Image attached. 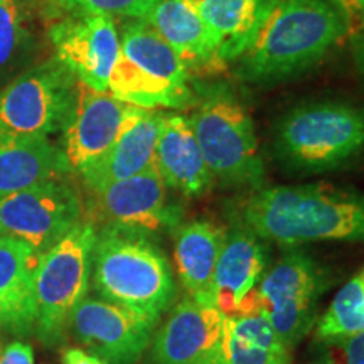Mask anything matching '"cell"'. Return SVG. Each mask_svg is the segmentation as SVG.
Returning a JSON list of instances; mask_svg holds the SVG:
<instances>
[{
	"label": "cell",
	"mask_w": 364,
	"mask_h": 364,
	"mask_svg": "<svg viewBox=\"0 0 364 364\" xmlns=\"http://www.w3.org/2000/svg\"><path fill=\"white\" fill-rule=\"evenodd\" d=\"M157 324L102 297L86 295L73 312L68 332L105 364H136L152 343Z\"/></svg>",
	"instance_id": "11"
},
{
	"label": "cell",
	"mask_w": 364,
	"mask_h": 364,
	"mask_svg": "<svg viewBox=\"0 0 364 364\" xmlns=\"http://www.w3.org/2000/svg\"><path fill=\"white\" fill-rule=\"evenodd\" d=\"M95 241L97 228L85 220L39 257L34 327L46 344H59L66 338L73 312L88 294Z\"/></svg>",
	"instance_id": "7"
},
{
	"label": "cell",
	"mask_w": 364,
	"mask_h": 364,
	"mask_svg": "<svg viewBox=\"0 0 364 364\" xmlns=\"http://www.w3.org/2000/svg\"><path fill=\"white\" fill-rule=\"evenodd\" d=\"M221 354L226 364H290V349H268L263 346L241 339L231 332L225 318V336H223Z\"/></svg>",
	"instance_id": "26"
},
{
	"label": "cell",
	"mask_w": 364,
	"mask_h": 364,
	"mask_svg": "<svg viewBox=\"0 0 364 364\" xmlns=\"http://www.w3.org/2000/svg\"><path fill=\"white\" fill-rule=\"evenodd\" d=\"M29 43L24 12L17 0H0V76L19 61Z\"/></svg>",
	"instance_id": "25"
},
{
	"label": "cell",
	"mask_w": 364,
	"mask_h": 364,
	"mask_svg": "<svg viewBox=\"0 0 364 364\" xmlns=\"http://www.w3.org/2000/svg\"><path fill=\"white\" fill-rule=\"evenodd\" d=\"M268 245L235 216L213 279V306L228 318L265 312L260 282L268 270Z\"/></svg>",
	"instance_id": "13"
},
{
	"label": "cell",
	"mask_w": 364,
	"mask_h": 364,
	"mask_svg": "<svg viewBox=\"0 0 364 364\" xmlns=\"http://www.w3.org/2000/svg\"><path fill=\"white\" fill-rule=\"evenodd\" d=\"M90 284L102 299L157 322L177 297L174 272L154 236L124 228H97Z\"/></svg>",
	"instance_id": "3"
},
{
	"label": "cell",
	"mask_w": 364,
	"mask_h": 364,
	"mask_svg": "<svg viewBox=\"0 0 364 364\" xmlns=\"http://www.w3.org/2000/svg\"><path fill=\"white\" fill-rule=\"evenodd\" d=\"M154 166L167 188L188 198H198L211 189L213 174L204 161L189 118L166 113L159 134Z\"/></svg>",
	"instance_id": "18"
},
{
	"label": "cell",
	"mask_w": 364,
	"mask_h": 364,
	"mask_svg": "<svg viewBox=\"0 0 364 364\" xmlns=\"http://www.w3.org/2000/svg\"><path fill=\"white\" fill-rule=\"evenodd\" d=\"M80 193L68 176L39 182L0 199V236L26 241L43 255L85 221Z\"/></svg>",
	"instance_id": "10"
},
{
	"label": "cell",
	"mask_w": 364,
	"mask_h": 364,
	"mask_svg": "<svg viewBox=\"0 0 364 364\" xmlns=\"http://www.w3.org/2000/svg\"><path fill=\"white\" fill-rule=\"evenodd\" d=\"M0 326H2V322H0Z\"/></svg>",
	"instance_id": "35"
},
{
	"label": "cell",
	"mask_w": 364,
	"mask_h": 364,
	"mask_svg": "<svg viewBox=\"0 0 364 364\" xmlns=\"http://www.w3.org/2000/svg\"><path fill=\"white\" fill-rule=\"evenodd\" d=\"M144 21L174 49L189 73L221 68L206 24L182 0H161Z\"/></svg>",
	"instance_id": "23"
},
{
	"label": "cell",
	"mask_w": 364,
	"mask_h": 364,
	"mask_svg": "<svg viewBox=\"0 0 364 364\" xmlns=\"http://www.w3.org/2000/svg\"><path fill=\"white\" fill-rule=\"evenodd\" d=\"M341 41L343 22L329 0H275L236 75L253 85L279 83L317 65Z\"/></svg>",
	"instance_id": "2"
},
{
	"label": "cell",
	"mask_w": 364,
	"mask_h": 364,
	"mask_svg": "<svg viewBox=\"0 0 364 364\" xmlns=\"http://www.w3.org/2000/svg\"><path fill=\"white\" fill-rule=\"evenodd\" d=\"M364 332V279L353 277L316 322V339H343Z\"/></svg>",
	"instance_id": "24"
},
{
	"label": "cell",
	"mask_w": 364,
	"mask_h": 364,
	"mask_svg": "<svg viewBox=\"0 0 364 364\" xmlns=\"http://www.w3.org/2000/svg\"><path fill=\"white\" fill-rule=\"evenodd\" d=\"M63 364H105V363L102 359L95 358L93 354L83 351V349L71 348L63 353Z\"/></svg>",
	"instance_id": "31"
},
{
	"label": "cell",
	"mask_w": 364,
	"mask_h": 364,
	"mask_svg": "<svg viewBox=\"0 0 364 364\" xmlns=\"http://www.w3.org/2000/svg\"><path fill=\"white\" fill-rule=\"evenodd\" d=\"M53 2H54V4H58V6H59V4H61L63 0H53Z\"/></svg>",
	"instance_id": "33"
},
{
	"label": "cell",
	"mask_w": 364,
	"mask_h": 364,
	"mask_svg": "<svg viewBox=\"0 0 364 364\" xmlns=\"http://www.w3.org/2000/svg\"><path fill=\"white\" fill-rule=\"evenodd\" d=\"M225 316L216 307L186 297L154 332L149 364H203L221 351Z\"/></svg>",
	"instance_id": "16"
},
{
	"label": "cell",
	"mask_w": 364,
	"mask_h": 364,
	"mask_svg": "<svg viewBox=\"0 0 364 364\" xmlns=\"http://www.w3.org/2000/svg\"><path fill=\"white\" fill-rule=\"evenodd\" d=\"M189 122L213 179L260 189L265 181L252 117L225 86L204 88Z\"/></svg>",
	"instance_id": "6"
},
{
	"label": "cell",
	"mask_w": 364,
	"mask_h": 364,
	"mask_svg": "<svg viewBox=\"0 0 364 364\" xmlns=\"http://www.w3.org/2000/svg\"><path fill=\"white\" fill-rule=\"evenodd\" d=\"M203 364H226V363H225V358H223V354L220 351L218 354H215V356H213V358H209L208 361L203 363Z\"/></svg>",
	"instance_id": "32"
},
{
	"label": "cell",
	"mask_w": 364,
	"mask_h": 364,
	"mask_svg": "<svg viewBox=\"0 0 364 364\" xmlns=\"http://www.w3.org/2000/svg\"><path fill=\"white\" fill-rule=\"evenodd\" d=\"M39 255L26 241L0 236V322L14 332L36 324L34 273Z\"/></svg>",
	"instance_id": "22"
},
{
	"label": "cell",
	"mask_w": 364,
	"mask_h": 364,
	"mask_svg": "<svg viewBox=\"0 0 364 364\" xmlns=\"http://www.w3.org/2000/svg\"><path fill=\"white\" fill-rule=\"evenodd\" d=\"M91 194L93 220L88 221L93 225L100 223L154 236L161 230H174L181 220L179 209L167 201V186L154 164L129 179L113 182Z\"/></svg>",
	"instance_id": "12"
},
{
	"label": "cell",
	"mask_w": 364,
	"mask_h": 364,
	"mask_svg": "<svg viewBox=\"0 0 364 364\" xmlns=\"http://www.w3.org/2000/svg\"><path fill=\"white\" fill-rule=\"evenodd\" d=\"M56 59L80 83L95 91H108L120 36L112 17L103 14H75L49 29Z\"/></svg>",
	"instance_id": "14"
},
{
	"label": "cell",
	"mask_w": 364,
	"mask_h": 364,
	"mask_svg": "<svg viewBox=\"0 0 364 364\" xmlns=\"http://www.w3.org/2000/svg\"><path fill=\"white\" fill-rule=\"evenodd\" d=\"M361 275H363V279H364V268H363V272H361Z\"/></svg>",
	"instance_id": "34"
},
{
	"label": "cell",
	"mask_w": 364,
	"mask_h": 364,
	"mask_svg": "<svg viewBox=\"0 0 364 364\" xmlns=\"http://www.w3.org/2000/svg\"><path fill=\"white\" fill-rule=\"evenodd\" d=\"M70 172L63 150L49 142L48 136L0 132V199Z\"/></svg>",
	"instance_id": "20"
},
{
	"label": "cell",
	"mask_w": 364,
	"mask_h": 364,
	"mask_svg": "<svg viewBox=\"0 0 364 364\" xmlns=\"http://www.w3.org/2000/svg\"><path fill=\"white\" fill-rule=\"evenodd\" d=\"M0 364H34L33 348L24 343H11L0 354Z\"/></svg>",
	"instance_id": "30"
},
{
	"label": "cell",
	"mask_w": 364,
	"mask_h": 364,
	"mask_svg": "<svg viewBox=\"0 0 364 364\" xmlns=\"http://www.w3.org/2000/svg\"><path fill=\"white\" fill-rule=\"evenodd\" d=\"M161 0H63L59 6L75 14H103L108 17L144 19Z\"/></svg>",
	"instance_id": "28"
},
{
	"label": "cell",
	"mask_w": 364,
	"mask_h": 364,
	"mask_svg": "<svg viewBox=\"0 0 364 364\" xmlns=\"http://www.w3.org/2000/svg\"><path fill=\"white\" fill-rule=\"evenodd\" d=\"M236 218L262 240L284 247L364 243V193L329 184L260 188L243 199Z\"/></svg>",
	"instance_id": "1"
},
{
	"label": "cell",
	"mask_w": 364,
	"mask_h": 364,
	"mask_svg": "<svg viewBox=\"0 0 364 364\" xmlns=\"http://www.w3.org/2000/svg\"><path fill=\"white\" fill-rule=\"evenodd\" d=\"M132 107L108 91H95L78 81L75 105L61 129V150L71 171L81 174L107 154L124 129Z\"/></svg>",
	"instance_id": "15"
},
{
	"label": "cell",
	"mask_w": 364,
	"mask_h": 364,
	"mask_svg": "<svg viewBox=\"0 0 364 364\" xmlns=\"http://www.w3.org/2000/svg\"><path fill=\"white\" fill-rule=\"evenodd\" d=\"M275 154L297 172L343 169L364 156V108L316 102L294 108L275 129Z\"/></svg>",
	"instance_id": "4"
},
{
	"label": "cell",
	"mask_w": 364,
	"mask_h": 364,
	"mask_svg": "<svg viewBox=\"0 0 364 364\" xmlns=\"http://www.w3.org/2000/svg\"><path fill=\"white\" fill-rule=\"evenodd\" d=\"M343 22L344 39L354 66L364 78V0H329Z\"/></svg>",
	"instance_id": "27"
},
{
	"label": "cell",
	"mask_w": 364,
	"mask_h": 364,
	"mask_svg": "<svg viewBox=\"0 0 364 364\" xmlns=\"http://www.w3.org/2000/svg\"><path fill=\"white\" fill-rule=\"evenodd\" d=\"M201 17L221 66L238 61L275 0H182Z\"/></svg>",
	"instance_id": "19"
},
{
	"label": "cell",
	"mask_w": 364,
	"mask_h": 364,
	"mask_svg": "<svg viewBox=\"0 0 364 364\" xmlns=\"http://www.w3.org/2000/svg\"><path fill=\"white\" fill-rule=\"evenodd\" d=\"M225 240L226 230L215 221L194 220L177 228V272L184 290L196 302L213 306V279Z\"/></svg>",
	"instance_id": "21"
},
{
	"label": "cell",
	"mask_w": 364,
	"mask_h": 364,
	"mask_svg": "<svg viewBox=\"0 0 364 364\" xmlns=\"http://www.w3.org/2000/svg\"><path fill=\"white\" fill-rule=\"evenodd\" d=\"M166 113L132 107L120 135L107 154L80 174L90 193L129 179L154 164Z\"/></svg>",
	"instance_id": "17"
},
{
	"label": "cell",
	"mask_w": 364,
	"mask_h": 364,
	"mask_svg": "<svg viewBox=\"0 0 364 364\" xmlns=\"http://www.w3.org/2000/svg\"><path fill=\"white\" fill-rule=\"evenodd\" d=\"M191 73L174 49L144 19L127 22L108 91L120 102L147 110L194 103Z\"/></svg>",
	"instance_id": "5"
},
{
	"label": "cell",
	"mask_w": 364,
	"mask_h": 364,
	"mask_svg": "<svg viewBox=\"0 0 364 364\" xmlns=\"http://www.w3.org/2000/svg\"><path fill=\"white\" fill-rule=\"evenodd\" d=\"M78 80L58 59L41 63L0 91V132L48 136L61 132L76 100Z\"/></svg>",
	"instance_id": "9"
},
{
	"label": "cell",
	"mask_w": 364,
	"mask_h": 364,
	"mask_svg": "<svg viewBox=\"0 0 364 364\" xmlns=\"http://www.w3.org/2000/svg\"><path fill=\"white\" fill-rule=\"evenodd\" d=\"M312 364H364V332L343 339H316Z\"/></svg>",
	"instance_id": "29"
},
{
	"label": "cell",
	"mask_w": 364,
	"mask_h": 364,
	"mask_svg": "<svg viewBox=\"0 0 364 364\" xmlns=\"http://www.w3.org/2000/svg\"><path fill=\"white\" fill-rule=\"evenodd\" d=\"M329 285V270L300 250H289L268 268L258 289L262 307L285 348L292 349L316 326Z\"/></svg>",
	"instance_id": "8"
}]
</instances>
